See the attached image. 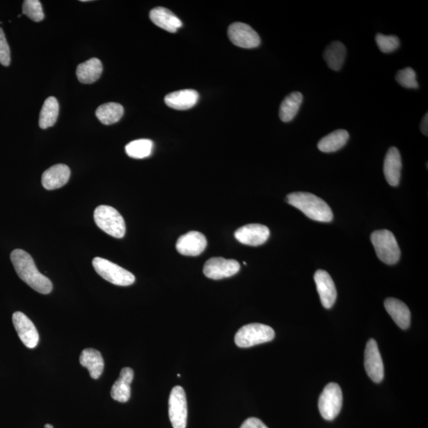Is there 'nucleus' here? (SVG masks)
Segmentation results:
<instances>
[{"mask_svg": "<svg viewBox=\"0 0 428 428\" xmlns=\"http://www.w3.org/2000/svg\"><path fill=\"white\" fill-rule=\"evenodd\" d=\"M10 261L19 277L33 290L42 295H49L51 293L52 281L39 272L29 253L21 249L14 250L11 252Z\"/></svg>", "mask_w": 428, "mask_h": 428, "instance_id": "1", "label": "nucleus"}, {"mask_svg": "<svg viewBox=\"0 0 428 428\" xmlns=\"http://www.w3.org/2000/svg\"><path fill=\"white\" fill-rule=\"evenodd\" d=\"M286 201L313 221L330 222L334 219L330 206L319 197L307 192L291 193L286 197Z\"/></svg>", "mask_w": 428, "mask_h": 428, "instance_id": "2", "label": "nucleus"}, {"mask_svg": "<svg viewBox=\"0 0 428 428\" xmlns=\"http://www.w3.org/2000/svg\"><path fill=\"white\" fill-rule=\"evenodd\" d=\"M370 240L381 261L388 265H393L399 261L401 249L395 236L390 231L386 229L374 231L371 234Z\"/></svg>", "mask_w": 428, "mask_h": 428, "instance_id": "3", "label": "nucleus"}, {"mask_svg": "<svg viewBox=\"0 0 428 428\" xmlns=\"http://www.w3.org/2000/svg\"><path fill=\"white\" fill-rule=\"evenodd\" d=\"M94 219L97 227L113 238L121 239L126 234V223L115 208L99 206L95 209Z\"/></svg>", "mask_w": 428, "mask_h": 428, "instance_id": "4", "label": "nucleus"}, {"mask_svg": "<svg viewBox=\"0 0 428 428\" xmlns=\"http://www.w3.org/2000/svg\"><path fill=\"white\" fill-rule=\"evenodd\" d=\"M275 334L272 328L263 324H249L236 332L235 343L242 348L251 347L274 340Z\"/></svg>", "mask_w": 428, "mask_h": 428, "instance_id": "5", "label": "nucleus"}, {"mask_svg": "<svg viewBox=\"0 0 428 428\" xmlns=\"http://www.w3.org/2000/svg\"><path fill=\"white\" fill-rule=\"evenodd\" d=\"M92 264L95 272L112 284L128 286L135 281V276L131 272L106 258L95 257Z\"/></svg>", "mask_w": 428, "mask_h": 428, "instance_id": "6", "label": "nucleus"}, {"mask_svg": "<svg viewBox=\"0 0 428 428\" xmlns=\"http://www.w3.org/2000/svg\"><path fill=\"white\" fill-rule=\"evenodd\" d=\"M343 406V393L336 383H329L320 394L318 408L326 420H334L340 414Z\"/></svg>", "mask_w": 428, "mask_h": 428, "instance_id": "7", "label": "nucleus"}, {"mask_svg": "<svg viewBox=\"0 0 428 428\" xmlns=\"http://www.w3.org/2000/svg\"><path fill=\"white\" fill-rule=\"evenodd\" d=\"M169 418L173 428H186L188 424V402L183 388L174 386L169 397Z\"/></svg>", "mask_w": 428, "mask_h": 428, "instance_id": "8", "label": "nucleus"}, {"mask_svg": "<svg viewBox=\"0 0 428 428\" xmlns=\"http://www.w3.org/2000/svg\"><path fill=\"white\" fill-rule=\"evenodd\" d=\"M228 35L235 46L243 49H254L261 46V39L258 33L243 22H235L229 27Z\"/></svg>", "mask_w": 428, "mask_h": 428, "instance_id": "9", "label": "nucleus"}, {"mask_svg": "<svg viewBox=\"0 0 428 428\" xmlns=\"http://www.w3.org/2000/svg\"><path fill=\"white\" fill-rule=\"evenodd\" d=\"M240 270V263L234 260H227L223 257H213L206 261L204 268L207 278L220 280L232 277Z\"/></svg>", "mask_w": 428, "mask_h": 428, "instance_id": "10", "label": "nucleus"}, {"mask_svg": "<svg viewBox=\"0 0 428 428\" xmlns=\"http://www.w3.org/2000/svg\"><path fill=\"white\" fill-rule=\"evenodd\" d=\"M364 365L368 375L373 381L379 383L384 379V365L379 347L374 339H370L365 347Z\"/></svg>", "mask_w": 428, "mask_h": 428, "instance_id": "11", "label": "nucleus"}, {"mask_svg": "<svg viewBox=\"0 0 428 428\" xmlns=\"http://www.w3.org/2000/svg\"><path fill=\"white\" fill-rule=\"evenodd\" d=\"M235 238L240 243L249 246H260L265 243L270 236V230L265 225L250 224L236 231Z\"/></svg>", "mask_w": 428, "mask_h": 428, "instance_id": "12", "label": "nucleus"}, {"mask_svg": "<svg viewBox=\"0 0 428 428\" xmlns=\"http://www.w3.org/2000/svg\"><path fill=\"white\" fill-rule=\"evenodd\" d=\"M15 329L20 340L28 348H35L39 342V334L36 327L24 313L16 312L13 317Z\"/></svg>", "mask_w": 428, "mask_h": 428, "instance_id": "13", "label": "nucleus"}, {"mask_svg": "<svg viewBox=\"0 0 428 428\" xmlns=\"http://www.w3.org/2000/svg\"><path fill=\"white\" fill-rule=\"evenodd\" d=\"M207 246L206 236L197 231H191L178 239L176 249L186 256H198L205 251Z\"/></svg>", "mask_w": 428, "mask_h": 428, "instance_id": "14", "label": "nucleus"}, {"mask_svg": "<svg viewBox=\"0 0 428 428\" xmlns=\"http://www.w3.org/2000/svg\"><path fill=\"white\" fill-rule=\"evenodd\" d=\"M315 283L320 295L321 303L325 308L334 306L337 292L334 280L330 274L323 270H318L314 275Z\"/></svg>", "mask_w": 428, "mask_h": 428, "instance_id": "15", "label": "nucleus"}, {"mask_svg": "<svg viewBox=\"0 0 428 428\" xmlns=\"http://www.w3.org/2000/svg\"><path fill=\"white\" fill-rule=\"evenodd\" d=\"M70 174V168L62 163L49 167L42 174L43 187L49 190L64 187L69 182Z\"/></svg>", "mask_w": 428, "mask_h": 428, "instance_id": "16", "label": "nucleus"}, {"mask_svg": "<svg viewBox=\"0 0 428 428\" xmlns=\"http://www.w3.org/2000/svg\"><path fill=\"white\" fill-rule=\"evenodd\" d=\"M402 162L401 154L396 147H391L384 161V174L386 181L392 187H397L401 180Z\"/></svg>", "mask_w": 428, "mask_h": 428, "instance_id": "17", "label": "nucleus"}, {"mask_svg": "<svg viewBox=\"0 0 428 428\" xmlns=\"http://www.w3.org/2000/svg\"><path fill=\"white\" fill-rule=\"evenodd\" d=\"M199 94L195 90L186 89L174 92L166 95L165 102L170 108L177 110H187L198 103Z\"/></svg>", "mask_w": 428, "mask_h": 428, "instance_id": "18", "label": "nucleus"}, {"mask_svg": "<svg viewBox=\"0 0 428 428\" xmlns=\"http://www.w3.org/2000/svg\"><path fill=\"white\" fill-rule=\"evenodd\" d=\"M133 370L129 368H123L120 376L113 385L110 395L115 401L126 403L131 397V383L133 379Z\"/></svg>", "mask_w": 428, "mask_h": 428, "instance_id": "19", "label": "nucleus"}, {"mask_svg": "<svg viewBox=\"0 0 428 428\" xmlns=\"http://www.w3.org/2000/svg\"><path fill=\"white\" fill-rule=\"evenodd\" d=\"M149 18L154 24L170 33H176L183 26L176 15L165 8H156L150 11Z\"/></svg>", "mask_w": 428, "mask_h": 428, "instance_id": "20", "label": "nucleus"}, {"mask_svg": "<svg viewBox=\"0 0 428 428\" xmlns=\"http://www.w3.org/2000/svg\"><path fill=\"white\" fill-rule=\"evenodd\" d=\"M385 308L392 319L402 329H407L411 324V313L405 304L396 298H387Z\"/></svg>", "mask_w": 428, "mask_h": 428, "instance_id": "21", "label": "nucleus"}, {"mask_svg": "<svg viewBox=\"0 0 428 428\" xmlns=\"http://www.w3.org/2000/svg\"><path fill=\"white\" fill-rule=\"evenodd\" d=\"M80 363L88 370L93 379H99L104 370V360L102 354L94 348H87L81 352Z\"/></svg>", "mask_w": 428, "mask_h": 428, "instance_id": "22", "label": "nucleus"}, {"mask_svg": "<svg viewBox=\"0 0 428 428\" xmlns=\"http://www.w3.org/2000/svg\"><path fill=\"white\" fill-rule=\"evenodd\" d=\"M102 72V62L97 58H92L78 65L76 76L79 81L90 84L97 82Z\"/></svg>", "mask_w": 428, "mask_h": 428, "instance_id": "23", "label": "nucleus"}, {"mask_svg": "<svg viewBox=\"0 0 428 428\" xmlns=\"http://www.w3.org/2000/svg\"><path fill=\"white\" fill-rule=\"evenodd\" d=\"M349 140V133L345 129H337L321 139L318 145L323 153H334L345 147Z\"/></svg>", "mask_w": 428, "mask_h": 428, "instance_id": "24", "label": "nucleus"}, {"mask_svg": "<svg viewBox=\"0 0 428 428\" xmlns=\"http://www.w3.org/2000/svg\"><path fill=\"white\" fill-rule=\"evenodd\" d=\"M347 55V49L342 42H334L326 48L324 58L329 69L340 71L343 67Z\"/></svg>", "mask_w": 428, "mask_h": 428, "instance_id": "25", "label": "nucleus"}, {"mask_svg": "<svg viewBox=\"0 0 428 428\" xmlns=\"http://www.w3.org/2000/svg\"><path fill=\"white\" fill-rule=\"evenodd\" d=\"M303 101L301 92L290 93L284 99L279 108V117L283 122H290L296 117Z\"/></svg>", "mask_w": 428, "mask_h": 428, "instance_id": "26", "label": "nucleus"}, {"mask_svg": "<svg viewBox=\"0 0 428 428\" xmlns=\"http://www.w3.org/2000/svg\"><path fill=\"white\" fill-rule=\"evenodd\" d=\"M59 110L58 99L55 97H49L43 104L39 117V126L42 129L54 126L58 120Z\"/></svg>", "mask_w": 428, "mask_h": 428, "instance_id": "27", "label": "nucleus"}, {"mask_svg": "<svg viewBox=\"0 0 428 428\" xmlns=\"http://www.w3.org/2000/svg\"><path fill=\"white\" fill-rule=\"evenodd\" d=\"M95 115L104 125L109 126L121 120L124 115V108L120 104H105L98 107Z\"/></svg>", "mask_w": 428, "mask_h": 428, "instance_id": "28", "label": "nucleus"}, {"mask_svg": "<svg viewBox=\"0 0 428 428\" xmlns=\"http://www.w3.org/2000/svg\"><path fill=\"white\" fill-rule=\"evenodd\" d=\"M154 142L149 139H139L126 146V153L131 158L144 159L153 153Z\"/></svg>", "mask_w": 428, "mask_h": 428, "instance_id": "29", "label": "nucleus"}, {"mask_svg": "<svg viewBox=\"0 0 428 428\" xmlns=\"http://www.w3.org/2000/svg\"><path fill=\"white\" fill-rule=\"evenodd\" d=\"M396 81L405 88L418 89L419 84L418 79H416V73L412 67H405L402 70H400L397 73Z\"/></svg>", "mask_w": 428, "mask_h": 428, "instance_id": "30", "label": "nucleus"}, {"mask_svg": "<svg viewBox=\"0 0 428 428\" xmlns=\"http://www.w3.org/2000/svg\"><path fill=\"white\" fill-rule=\"evenodd\" d=\"M375 40L380 51L384 54L396 51L401 44L399 38L395 35H384L382 33H377Z\"/></svg>", "mask_w": 428, "mask_h": 428, "instance_id": "31", "label": "nucleus"}, {"mask_svg": "<svg viewBox=\"0 0 428 428\" xmlns=\"http://www.w3.org/2000/svg\"><path fill=\"white\" fill-rule=\"evenodd\" d=\"M22 13L37 22L42 21L44 17L42 3L39 0H26L22 5Z\"/></svg>", "mask_w": 428, "mask_h": 428, "instance_id": "32", "label": "nucleus"}, {"mask_svg": "<svg viewBox=\"0 0 428 428\" xmlns=\"http://www.w3.org/2000/svg\"><path fill=\"white\" fill-rule=\"evenodd\" d=\"M0 64L6 67L10 64V47L1 28H0Z\"/></svg>", "mask_w": 428, "mask_h": 428, "instance_id": "33", "label": "nucleus"}, {"mask_svg": "<svg viewBox=\"0 0 428 428\" xmlns=\"http://www.w3.org/2000/svg\"><path fill=\"white\" fill-rule=\"evenodd\" d=\"M240 428H268L261 420L255 418L247 419Z\"/></svg>", "mask_w": 428, "mask_h": 428, "instance_id": "34", "label": "nucleus"}, {"mask_svg": "<svg viewBox=\"0 0 428 428\" xmlns=\"http://www.w3.org/2000/svg\"><path fill=\"white\" fill-rule=\"evenodd\" d=\"M420 129L422 133H423L425 136H427L428 134V117L427 113L423 118V120L421 122Z\"/></svg>", "mask_w": 428, "mask_h": 428, "instance_id": "35", "label": "nucleus"}, {"mask_svg": "<svg viewBox=\"0 0 428 428\" xmlns=\"http://www.w3.org/2000/svg\"><path fill=\"white\" fill-rule=\"evenodd\" d=\"M44 428H54V426L51 425H44Z\"/></svg>", "mask_w": 428, "mask_h": 428, "instance_id": "36", "label": "nucleus"}]
</instances>
